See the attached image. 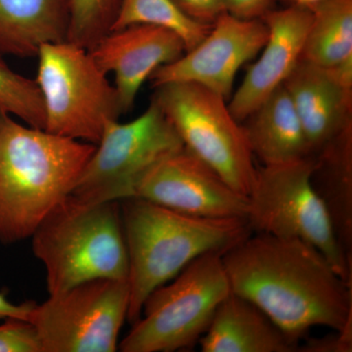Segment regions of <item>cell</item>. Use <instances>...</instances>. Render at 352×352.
<instances>
[{"label":"cell","mask_w":352,"mask_h":352,"mask_svg":"<svg viewBox=\"0 0 352 352\" xmlns=\"http://www.w3.org/2000/svg\"><path fill=\"white\" fill-rule=\"evenodd\" d=\"M311 182L342 251L352 259V127L314 155Z\"/></svg>","instance_id":"19"},{"label":"cell","mask_w":352,"mask_h":352,"mask_svg":"<svg viewBox=\"0 0 352 352\" xmlns=\"http://www.w3.org/2000/svg\"><path fill=\"white\" fill-rule=\"evenodd\" d=\"M286 1L289 2V6H303L310 9L323 0H286Z\"/></svg>","instance_id":"29"},{"label":"cell","mask_w":352,"mask_h":352,"mask_svg":"<svg viewBox=\"0 0 352 352\" xmlns=\"http://www.w3.org/2000/svg\"><path fill=\"white\" fill-rule=\"evenodd\" d=\"M314 157L256 168L248 195L252 231L296 238L327 256L340 276L352 281V259L342 251L327 208L311 182Z\"/></svg>","instance_id":"7"},{"label":"cell","mask_w":352,"mask_h":352,"mask_svg":"<svg viewBox=\"0 0 352 352\" xmlns=\"http://www.w3.org/2000/svg\"><path fill=\"white\" fill-rule=\"evenodd\" d=\"M184 146L156 102L126 124L110 120L69 196L83 204L132 198L153 166Z\"/></svg>","instance_id":"9"},{"label":"cell","mask_w":352,"mask_h":352,"mask_svg":"<svg viewBox=\"0 0 352 352\" xmlns=\"http://www.w3.org/2000/svg\"><path fill=\"white\" fill-rule=\"evenodd\" d=\"M268 34L263 19L242 20L224 13L195 47L152 74V87L196 83L228 100L238 71L261 52Z\"/></svg>","instance_id":"12"},{"label":"cell","mask_w":352,"mask_h":352,"mask_svg":"<svg viewBox=\"0 0 352 352\" xmlns=\"http://www.w3.org/2000/svg\"><path fill=\"white\" fill-rule=\"evenodd\" d=\"M36 302H25L15 305L6 300V296L0 294V320L7 318L23 319L30 320L32 309Z\"/></svg>","instance_id":"28"},{"label":"cell","mask_w":352,"mask_h":352,"mask_svg":"<svg viewBox=\"0 0 352 352\" xmlns=\"http://www.w3.org/2000/svg\"><path fill=\"white\" fill-rule=\"evenodd\" d=\"M122 2V0H69L67 41L91 50L112 31Z\"/></svg>","instance_id":"23"},{"label":"cell","mask_w":352,"mask_h":352,"mask_svg":"<svg viewBox=\"0 0 352 352\" xmlns=\"http://www.w3.org/2000/svg\"><path fill=\"white\" fill-rule=\"evenodd\" d=\"M156 102L187 149L212 166L234 189L249 195L256 176L254 155L242 124L226 99L192 82L155 87Z\"/></svg>","instance_id":"8"},{"label":"cell","mask_w":352,"mask_h":352,"mask_svg":"<svg viewBox=\"0 0 352 352\" xmlns=\"http://www.w3.org/2000/svg\"><path fill=\"white\" fill-rule=\"evenodd\" d=\"M0 53V110L24 120L27 126L45 129V108L36 80L9 68Z\"/></svg>","instance_id":"22"},{"label":"cell","mask_w":352,"mask_h":352,"mask_svg":"<svg viewBox=\"0 0 352 352\" xmlns=\"http://www.w3.org/2000/svg\"><path fill=\"white\" fill-rule=\"evenodd\" d=\"M250 149L263 164L312 156L300 118L284 85L242 122Z\"/></svg>","instance_id":"17"},{"label":"cell","mask_w":352,"mask_h":352,"mask_svg":"<svg viewBox=\"0 0 352 352\" xmlns=\"http://www.w3.org/2000/svg\"><path fill=\"white\" fill-rule=\"evenodd\" d=\"M314 156L352 127V88L336 80L327 69L300 60L284 82Z\"/></svg>","instance_id":"15"},{"label":"cell","mask_w":352,"mask_h":352,"mask_svg":"<svg viewBox=\"0 0 352 352\" xmlns=\"http://www.w3.org/2000/svg\"><path fill=\"white\" fill-rule=\"evenodd\" d=\"M176 6L192 20L205 25H214L226 13L221 0H173Z\"/></svg>","instance_id":"25"},{"label":"cell","mask_w":352,"mask_h":352,"mask_svg":"<svg viewBox=\"0 0 352 352\" xmlns=\"http://www.w3.org/2000/svg\"><path fill=\"white\" fill-rule=\"evenodd\" d=\"M36 82L45 108L44 131L96 145L122 115L119 95L90 51L69 41L45 43Z\"/></svg>","instance_id":"6"},{"label":"cell","mask_w":352,"mask_h":352,"mask_svg":"<svg viewBox=\"0 0 352 352\" xmlns=\"http://www.w3.org/2000/svg\"><path fill=\"white\" fill-rule=\"evenodd\" d=\"M203 352H296L298 344L261 308L231 292L199 340Z\"/></svg>","instance_id":"16"},{"label":"cell","mask_w":352,"mask_h":352,"mask_svg":"<svg viewBox=\"0 0 352 352\" xmlns=\"http://www.w3.org/2000/svg\"><path fill=\"white\" fill-rule=\"evenodd\" d=\"M222 259L231 292L261 308L296 344L314 327L352 326V281L309 243L250 234Z\"/></svg>","instance_id":"1"},{"label":"cell","mask_w":352,"mask_h":352,"mask_svg":"<svg viewBox=\"0 0 352 352\" xmlns=\"http://www.w3.org/2000/svg\"><path fill=\"white\" fill-rule=\"evenodd\" d=\"M182 38L157 25L136 24L111 31L90 50L105 74H115L122 115L133 108L141 87L155 71L184 54Z\"/></svg>","instance_id":"13"},{"label":"cell","mask_w":352,"mask_h":352,"mask_svg":"<svg viewBox=\"0 0 352 352\" xmlns=\"http://www.w3.org/2000/svg\"><path fill=\"white\" fill-rule=\"evenodd\" d=\"M129 259L127 320L140 318L146 298L190 263L224 252L252 234L247 219H206L182 214L144 199L120 201Z\"/></svg>","instance_id":"3"},{"label":"cell","mask_w":352,"mask_h":352,"mask_svg":"<svg viewBox=\"0 0 352 352\" xmlns=\"http://www.w3.org/2000/svg\"><path fill=\"white\" fill-rule=\"evenodd\" d=\"M133 197L193 217L247 219L248 196L185 146L155 164Z\"/></svg>","instance_id":"11"},{"label":"cell","mask_w":352,"mask_h":352,"mask_svg":"<svg viewBox=\"0 0 352 352\" xmlns=\"http://www.w3.org/2000/svg\"><path fill=\"white\" fill-rule=\"evenodd\" d=\"M298 351L302 352H351L352 326L342 331H335L323 338L307 339L298 344Z\"/></svg>","instance_id":"26"},{"label":"cell","mask_w":352,"mask_h":352,"mask_svg":"<svg viewBox=\"0 0 352 352\" xmlns=\"http://www.w3.org/2000/svg\"><path fill=\"white\" fill-rule=\"evenodd\" d=\"M95 145L15 122L0 110V242L29 239L73 191Z\"/></svg>","instance_id":"2"},{"label":"cell","mask_w":352,"mask_h":352,"mask_svg":"<svg viewBox=\"0 0 352 352\" xmlns=\"http://www.w3.org/2000/svg\"><path fill=\"white\" fill-rule=\"evenodd\" d=\"M0 352H43L31 322L7 318L0 324Z\"/></svg>","instance_id":"24"},{"label":"cell","mask_w":352,"mask_h":352,"mask_svg":"<svg viewBox=\"0 0 352 352\" xmlns=\"http://www.w3.org/2000/svg\"><path fill=\"white\" fill-rule=\"evenodd\" d=\"M223 252L203 254L146 298L122 352H173L195 346L231 288Z\"/></svg>","instance_id":"5"},{"label":"cell","mask_w":352,"mask_h":352,"mask_svg":"<svg viewBox=\"0 0 352 352\" xmlns=\"http://www.w3.org/2000/svg\"><path fill=\"white\" fill-rule=\"evenodd\" d=\"M136 24L157 25L175 32L186 51L200 43L212 27L192 20L173 0H122L112 31Z\"/></svg>","instance_id":"21"},{"label":"cell","mask_w":352,"mask_h":352,"mask_svg":"<svg viewBox=\"0 0 352 352\" xmlns=\"http://www.w3.org/2000/svg\"><path fill=\"white\" fill-rule=\"evenodd\" d=\"M127 280H90L36 303L30 322L43 352H115L127 319Z\"/></svg>","instance_id":"10"},{"label":"cell","mask_w":352,"mask_h":352,"mask_svg":"<svg viewBox=\"0 0 352 352\" xmlns=\"http://www.w3.org/2000/svg\"><path fill=\"white\" fill-rule=\"evenodd\" d=\"M69 0H0V53L38 56L45 43L68 39Z\"/></svg>","instance_id":"18"},{"label":"cell","mask_w":352,"mask_h":352,"mask_svg":"<svg viewBox=\"0 0 352 352\" xmlns=\"http://www.w3.org/2000/svg\"><path fill=\"white\" fill-rule=\"evenodd\" d=\"M310 10L300 60L326 69L352 64V0H323Z\"/></svg>","instance_id":"20"},{"label":"cell","mask_w":352,"mask_h":352,"mask_svg":"<svg viewBox=\"0 0 352 352\" xmlns=\"http://www.w3.org/2000/svg\"><path fill=\"white\" fill-rule=\"evenodd\" d=\"M50 295L90 280H127L129 259L120 201L83 204L71 196L52 208L31 236Z\"/></svg>","instance_id":"4"},{"label":"cell","mask_w":352,"mask_h":352,"mask_svg":"<svg viewBox=\"0 0 352 352\" xmlns=\"http://www.w3.org/2000/svg\"><path fill=\"white\" fill-rule=\"evenodd\" d=\"M311 19V10L298 6L273 9L264 16L270 34L261 50L263 54L249 67L228 104L229 110L241 124L291 75L302 56Z\"/></svg>","instance_id":"14"},{"label":"cell","mask_w":352,"mask_h":352,"mask_svg":"<svg viewBox=\"0 0 352 352\" xmlns=\"http://www.w3.org/2000/svg\"><path fill=\"white\" fill-rule=\"evenodd\" d=\"M224 11L242 20L263 19L275 6L276 0H221Z\"/></svg>","instance_id":"27"}]
</instances>
